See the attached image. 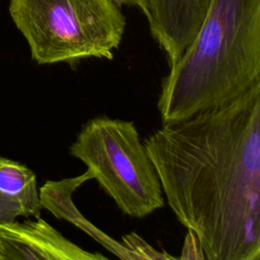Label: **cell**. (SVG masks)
Instances as JSON below:
<instances>
[{
    "mask_svg": "<svg viewBox=\"0 0 260 260\" xmlns=\"http://www.w3.org/2000/svg\"><path fill=\"white\" fill-rule=\"evenodd\" d=\"M93 175L86 170L83 174L59 181H47L40 189V200L42 207L49 210L54 216L70 221L93 240L99 242L104 248L123 260H137V256L120 243L88 221L76 208L72 201L73 193L86 181L92 180Z\"/></svg>",
    "mask_w": 260,
    "mask_h": 260,
    "instance_id": "7",
    "label": "cell"
},
{
    "mask_svg": "<svg viewBox=\"0 0 260 260\" xmlns=\"http://www.w3.org/2000/svg\"><path fill=\"white\" fill-rule=\"evenodd\" d=\"M142 142L170 208L205 259L260 260V81Z\"/></svg>",
    "mask_w": 260,
    "mask_h": 260,
    "instance_id": "1",
    "label": "cell"
},
{
    "mask_svg": "<svg viewBox=\"0 0 260 260\" xmlns=\"http://www.w3.org/2000/svg\"><path fill=\"white\" fill-rule=\"evenodd\" d=\"M118 5H127V6H134L139 8L142 12L146 5V0H114Z\"/></svg>",
    "mask_w": 260,
    "mask_h": 260,
    "instance_id": "11",
    "label": "cell"
},
{
    "mask_svg": "<svg viewBox=\"0 0 260 260\" xmlns=\"http://www.w3.org/2000/svg\"><path fill=\"white\" fill-rule=\"evenodd\" d=\"M179 259H205L198 237L190 230H187L182 254Z\"/></svg>",
    "mask_w": 260,
    "mask_h": 260,
    "instance_id": "10",
    "label": "cell"
},
{
    "mask_svg": "<svg viewBox=\"0 0 260 260\" xmlns=\"http://www.w3.org/2000/svg\"><path fill=\"white\" fill-rule=\"evenodd\" d=\"M66 239L41 216L0 225V260H105Z\"/></svg>",
    "mask_w": 260,
    "mask_h": 260,
    "instance_id": "5",
    "label": "cell"
},
{
    "mask_svg": "<svg viewBox=\"0 0 260 260\" xmlns=\"http://www.w3.org/2000/svg\"><path fill=\"white\" fill-rule=\"evenodd\" d=\"M128 249H130L136 256L137 260L140 259H177L176 257H173L172 255H169L167 252H159L155 249H153L149 244H147L140 236H138L136 233H130L123 237L122 242Z\"/></svg>",
    "mask_w": 260,
    "mask_h": 260,
    "instance_id": "9",
    "label": "cell"
},
{
    "mask_svg": "<svg viewBox=\"0 0 260 260\" xmlns=\"http://www.w3.org/2000/svg\"><path fill=\"white\" fill-rule=\"evenodd\" d=\"M260 81V0H210L189 47L162 79V124L229 103Z\"/></svg>",
    "mask_w": 260,
    "mask_h": 260,
    "instance_id": "2",
    "label": "cell"
},
{
    "mask_svg": "<svg viewBox=\"0 0 260 260\" xmlns=\"http://www.w3.org/2000/svg\"><path fill=\"white\" fill-rule=\"evenodd\" d=\"M42 209L34 171L0 155V225L17 217H38Z\"/></svg>",
    "mask_w": 260,
    "mask_h": 260,
    "instance_id": "8",
    "label": "cell"
},
{
    "mask_svg": "<svg viewBox=\"0 0 260 260\" xmlns=\"http://www.w3.org/2000/svg\"><path fill=\"white\" fill-rule=\"evenodd\" d=\"M9 13L39 65L113 60L126 27L114 0H10Z\"/></svg>",
    "mask_w": 260,
    "mask_h": 260,
    "instance_id": "3",
    "label": "cell"
},
{
    "mask_svg": "<svg viewBox=\"0 0 260 260\" xmlns=\"http://www.w3.org/2000/svg\"><path fill=\"white\" fill-rule=\"evenodd\" d=\"M210 0H146L143 14L150 34L165 52L169 68L196 37Z\"/></svg>",
    "mask_w": 260,
    "mask_h": 260,
    "instance_id": "6",
    "label": "cell"
},
{
    "mask_svg": "<svg viewBox=\"0 0 260 260\" xmlns=\"http://www.w3.org/2000/svg\"><path fill=\"white\" fill-rule=\"evenodd\" d=\"M126 215L143 218L165 206L160 182L132 121L98 116L69 147Z\"/></svg>",
    "mask_w": 260,
    "mask_h": 260,
    "instance_id": "4",
    "label": "cell"
}]
</instances>
